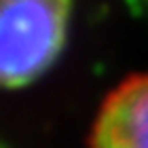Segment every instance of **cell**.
Instances as JSON below:
<instances>
[{"instance_id": "7a4b0ae2", "label": "cell", "mask_w": 148, "mask_h": 148, "mask_svg": "<svg viewBox=\"0 0 148 148\" xmlns=\"http://www.w3.org/2000/svg\"><path fill=\"white\" fill-rule=\"evenodd\" d=\"M89 148H148V72L121 80L104 97Z\"/></svg>"}, {"instance_id": "6da1fadb", "label": "cell", "mask_w": 148, "mask_h": 148, "mask_svg": "<svg viewBox=\"0 0 148 148\" xmlns=\"http://www.w3.org/2000/svg\"><path fill=\"white\" fill-rule=\"evenodd\" d=\"M72 0H0V80L34 83L64 49Z\"/></svg>"}]
</instances>
